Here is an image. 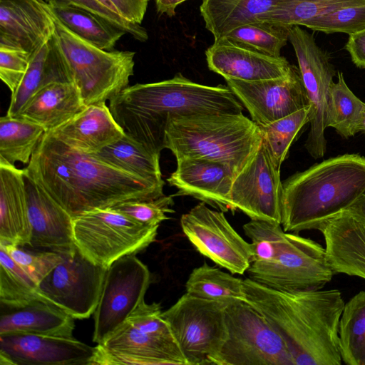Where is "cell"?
Masks as SVG:
<instances>
[{
    "label": "cell",
    "mask_w": 365,
    "mask_h": 365,
    "mask_svg": "<svg viewBox=\"0 0 365 365\" xmlns=\"http://www.w3.org/2000/svg\"><path fill=\"white\" fill-rule=\"evenodd\" d=\"M167 181L177 188L174 196H190L213 208L227 212L234 210L231 188L236 176L227 165L203 158H181Z\"/></svg>",
    "instance_id": "obj_19"
},
{
    "label": "cell",
    "mask_w": 365,
    "mask_h": 365,
    "mask_svg": "<svg viewBox=\"0 0 365 365\" xmlns=\"http://www.w3.org/2000/svg\"><path fill=\"white\" fill-rule=\"evenodd\" d=\"M289 41L295 52L310 106V129L304 147L313 158L318 159L327 151L325 113L329 91L336 73L327 53L317 44L314 36L299 26L290 27Z\"/></svg>",
    "instance_id": "obj_12"
},
{
    "label": "cell",
    "mask_w": 365,
    "mask_h": 365,
    "mask_svg": "<svg viewBox=\"0 0 365 365\" xmlns=\"http://www.w3.org/2000/svg\"><path fill=\"white\" fill-rule=\"evenodd\" d=\"M319 230L324 236L327 260L334 273L365 279V224L342 212Z\"/></svg>",
    "instance_id": "obj_23"
},
{
    "label": "cell",
    "mask_w": 365,
    "mask_h": 365,
    "mask_svg": "<svg viewBox=\"0 0 365 365\" xmlns=\"http://www.w3.org/2000/svg\"><path fill=\"white\" fill-rule=\"evenodd\" d=\"M345 49L357 67L365 68V29L350 34Z\"/></svg>",
    "instance_id": "obj_48"
},
{
    "label": "cell",
    "mask_w": 365,
    "mask_h": 365,
    "mask_svg": "<svg viewBox=\"0 0 365 365\" xmlns=\"http://www.w3.org/2000/svg\"><path fill=\"white\" fill-rule=\"evenodd\" d=\"M31 237L29 247L61 254L76 248L73 218L24 170Z\"/></svg>",
    "instance_id": "obj_20"
},
{
    "label": "cell",
    "mask_w": 365,
    "mask_h": 365,
    "mask_svg": "<svg viewBox=\"0 0 365 365\" xmlns=\"http://www.w3.org/2000/svg\"><path fill=\"white\" fill-rule=\"evenodd\" d=\"M91 155L111 166L145 180L165 185L160 167V154L126 134Z\"/></svg>",
    "instance_id": "obj_30"
},
{
    "label": "cell",
    "mask_w": 365,
    "mask_h": 365,
    "mask_svg": "<svg viewBox=\"0 0 365 365\" xmlns=\"http://www.w3.org/2000/svg\"><path fill=\"white\" fill-rule=\"evenodd\" d=\"M125 20L140 24L150 0H109Z\"/></svg>",
    "instance_id": "obj_47"
},
{
    "label": "cell",
    "mask_w": 365,
    "mask_h": 365,
    "mask_svg": "<svg viewBox=\"0 0 365 365\" xmlns=\"http://www.w3.org/2000/svg\"><path fill=\"white\" fill-rule=\"evenodd\" d=\"M227 301H211L185 293L162 312L187 365L211 364L226 336Z\"/></svg>",
    "instance_id": "obj_9"
},
{
    "label": "cell",
    "mask_w": 365,
    "mask_h": 365,
    "mask_svg": "<svg viewBox=\"0 0 365 365\" xmlns=\"http://www.w3.org/2000/svg\"><path fill=\"white\" fill-rule=\"evenodd\" d=\"M96 347L94 365H187L178 346L155 339L127 321Z\"/></svg>",
    "instance_id": "obj_18"
},
{
    "label": "cell",
    "mask_w": 365,
    "mask_h": 365,
    "mask_svg": "<svg viewBox=\"0 0 365 365\" xmlns=\"http://www.w3.org/2000/svg\"><path fill=\"white\" fill-rule=\"evenodd\" d=\"M86 107L74 82L54 83L37 92L17 117L36 123L50 132Z\"/></svg>",
    "instance_id": "obj_27"
},
{
    "label": "cell",
    "mask_w": 365,
    "mask_h": 365,
    "mask_svg": "<svg viewBox=\"0 0 365 365\" xmlns=\"http://www.w3.org/2000/svg\"><path fill=\"white\" fill-rule=\"evenodd\" d=\"M281 0H202L200 14L215 40L232 30L262 21Z\"/></svg>",
    "instance_id": "obj_29"
},
{
    "label": "cell",
    "mask_w": 365,
    "mask_h": 365,
    "mask_svg": "<svg viewBox=\"0 0 365 365\" xmlns=\"http://www.w3.org/2000/svg\"><path fill=\"white\" fill-rule=\"evenodd\" d=\"M249 278L267 287L285 291L322 289L334 274L325 247L309 238L287 232L285 242L272 262L250 265Z\"/></svg>",
    "instance_id": "obj_10"
},
{
    "label": "cell",
    "mask_w": 365,
    "mask_h": 365,
    "mask_svg": "<svg viewBox=\"0 0 365 365\" xmlns=\"http://www.w3.org/2000/svg\"><path fill=\"white\" fill-rule=\"evenodd\" d=\"M96 347L73 337L0 334L1 365H94Z\"/></svg>",
    "instance_id": "obj_17"
},
{
    "label": "cell",
    "mask_w": 365,
    "mask_h": 365,
    "mask_svg": "<svg viewBox=\"0 0 365 365\" xmlns=\"http://www.w3.org/2000/svg\"><path fill=\"white\" fill-rule=\"evenodd\" d=\"M359 132H361V133L365 135V110L364 112L362 120L359 127Z\"/></svg>",
    "instance_id": "obj_51"
},
{
    "label": "cell",
    "mask_w": 365,
    "mask_h": 365,
    "mask_svg": "<svg viewBox=\"0 0 365 365\" xmlns=\"http://www.w3.org/2000/svg\"><path fill=\"white\" fill-rule=\"evenodd\" d=\"M109 108L126 135L160 154L170 117L243 110L227 86L202 85L180 73L162 81L128 86L110 101Z\"/></svg>",
    "instance_id": "obj_3"
},
{
    "label": "cell",
    "mask_w": 365,
    "mask_h": 365,
    "mask_svg": "<svg viewBox=\"0 0 365 365\" xmlns=\"http://www.w3.org/2000/svg\"><path fill=\"white\" fill-rule=\"evenodd\" d=\"M292 26L269 21H258L241 26L225 38L230 42L274 57H279L289 41Z\"/></svg>",
    "instance_id": "obj_37"
},
{
    "label": "cell",
    "mask_w": 365,
    "mask_h": 365,
    "mask_svg": "<svg viewBox=\"0 0 365 365\" xmlns=\"http://www.w3.org/2000/svg\"><path fill=\"white\" fill-rule=\"evenodd\" d=\"M304 26L326 34L349 35L365 29V4L334 10L307 21Z\"/></svg>",
    "instance_id": "obj_41"
},
{
    "label": "cell",
    "mask_w": 365,
    "mask_h": 365,
    "mask_svg": "<svg viewBox=\"0 0 365 365\" xmlns=\"http://www.w3.org/2000/svg\"><path fill=\"white\" fill-rule=\"evenodd\" d=\"M337 77V82H334L329 91L325 125L334 128L341 137L348 139L359 133L365 103L348 87L342 72H338Z\"/></svg>",
    "instance_id": "obj_32"
},
{
    "label": "cell",
    "mask_w": 365,
    "mask_h": 365,
    "mask_svg": "<svg viewBox=\"0 0 365 365\" xmlns=\"http://www.w3.org/2000/svg\"><path fill=\"white\" fill-rule=\"evenodd\" d=\"M157 11L170 17L175 15L177 6L187 0H154Z\"/></svg>",
    "instance_id": "obj_50"
},
{
    "label": "cell",
    "mask_w": 365,
    "mask_h": 365,
    "mask_svg": "<svg viewBox=\"0 0 365 365\" xmlns=\"http://www.w3.org/2000/svg\"><path fill=\"white\" fill-rule=\"evenodd\" d=\"M54 17L43 0H0V47L30 54L47 42Z\"/></svg>",
    "instance_id": "obj_21"
},
{
    "label": "cell",
    "mask_w": 365,
    "mask_h": 365,
    "mask_svg": "<svg viewBox=\"0 0 365 365\" xmlns=\"http://www.w3.org/2000/svg\"><path fill=\"white\" fill-rule=\"evenodd\" d=\"M365 190V157L344 154L297 172L282 182L281 225L287 232L319 230Z\"/></svg>",
    "instance_id": "obj_4"
},
{
    "label": "cell",
    "mask_w": 365,
    "mask_h": 365,
    "mask_svg": "<svg viewBox=\"0 0 365 365\" xmlns=\"http://www.w3.org/2000/svg\"><path fill=\"white\" fill-rule=\"evenodd\" d=\"M184 235L201 255L232 274H243L251 264L253 250L232 227L224 212L200 202L180 217Z\"/></svg>",
    "instance_id": "obj_14"
},
{
    "label": "cell",
    "mask_w": 365,
    "mask_h": 365,
    "mask_svg": "<svg viewBox=\"0 0 365 365\" xmlns=\"http://www.w3.org/2000/svg\"><path fill=\"white\" fill-rule=\"evenodd\" d=\"M310 106H307L287 116L259 126L275 165L280 168L289 148L302 128L309 122Z\"/></svg>",
    "instance_id": "obj_39"
},
{
    "label": "cell",
    "mask_w": 365,
    "mask_h": 365,
    "mask_svg": "<svg viewBox=\"0 0 365 365\" xmlns=\"http://www.w3.org/2000/svg\"><path fill=\"white\" fill-rule=\"evenodd\" d=\"M74 318L61 308L43 301L8 310L0 317V334L27 333L73 337Z\"/></svg>",
    "instance_id": "obj_28"
},
{
    "label": "cell",
    "mask_w": 365,
    "mask_h": 365,
    "mask_svg": "<svg viewBox=\"0 0 365 365\" xmlns=\"http://www.w3.org/2000/svg\"><path fill=\"white\" fill-rule=\"evenodd\" d=\"M242 228L252 246L250 265L264 264L274 260L286 240L287 232L281 223L275 221L250 220Z\"/></svg>",
    "instance_id": "obj_40"
},
{
    "label": "cell",
    "mask_w": 365,
    "mask_h": 365,
    "mask_svg": "<svg viewBox=\"0 0 365 365\" xmlns=\"http://www.w3.org/2000/svg\"><path fill=\"white\" fill-rule=\"evenodd\" d=\"M150 283V271L135 255L123 256L108 267L93 313V342L101 344L127 320L145 300Z\"/></svg>",
    "instance_id": "obj_13"
},
{
    "label": "cell",
    "mask_w": 365,
    "mask_h": 365,
    "mask_svg": "<svg viewBox=\"0 0 365 365\" xmlns=\"http://www.w3.org/2000/svg\"><path fill=\"white\" fill-rule=\"evenodd\" d=\"M260 128L240 113H200L170 117L164 148L176 159L203 158L228 165L237 175L260 147Z\"/></svg>",
    "instance_id": "obj_5"
},
{
    "label": "cell",
    "mask_w": 365,
    "mask_h": 365,
    "mask_svg": "<svg viewBox=\"0 0 365 365\" xmlns=\"http://www.w3.org/2000/svg\"><path fill=\"white\" fill-rule=\"evenodd\" d=\"M48 6L53 16L66 29L99 48L110 51L126 34L106 19L86 9L76 6L53 7L48 4Z\"/></svg>",
    "instance_id": "obj_31"
},
{
    "label": "cell",
    "mask_w": 365,
    "mask_h": 365,
    "mask_svg": "<svg viewBox=\"0 0 365 365\" xmlns=\"http://www.w3.org/2000/svg\"><path fill=\"white\" fill-rule=\"evenodd\" d=\"M31 237L24 169L0 160V243L29 246Z\"/></svg>",
    "instance_id": "obj_25"
},
{
    "label": "cell",
    "mask_w": 365,
    "mask_h": 365,
    "mask_svg": "<svg viewBox=\"0 0 365 365\" xmlns=\"http://www.w3.org/2000/svg\"><path fill=\"white\" fill-rule=\"evenodd\" d=\"M364 4L365 0H281L262 21L303 26L307 21L334 10Z\"/></svg>",
    "instance_id": "obj_38"
},
{
    "label": "cell",
    "mask_w": 365,
    "mask_h": 365,
    "mask_svg": "<svg viewBox=\"0 0 365 365\" xmlns=\"http://www.w3.org/2000/svg\"><path fill=\"white\" fill-rule=\"evenodd\" d=\"M63 256L38 284L39 292L74 319H87L96 311L108 267L89 260L77 247Z\"/></svg>",
    "instance_id": "obj_11"
},
{
    "label": "cell",
    "mask_w": 365,
    "mask_h": 365,
    "mask_svg": "<svg viewBox=\"0 0 365 365\" xmlns=\"http://www.w3.org/2000/svg\"><path fill=\"white\" fill-rule=\"evenodd\" d=\"M173 195H163L148 200H131L119 203L111 208L129 218L145 225L159 226L169 217L167 213H173Z\"/></svg>",
    "instance_id": "obj_42"
},
{
    "label": "cell",
    "mask_w": 365,
    "mask_h": 365,
    "mask_svg": "<svg viewBox=\"0 0 365 365\" xmlns=\"http://www.w3.org/2000/svg\"><path fill=\"white\" fill-rule=\"evenodd\" d=\"M38 301L47 302L40 294L38 284L0 245L1 305L14 310Z\"/></svg>",
    "instance_id": "obj_36"
},
{
    "label": "cell",
    "mask_w": 365,
    "mask_h": 365,
    "mask_svg": "<svg viewBox=\"0 0 365 365\" xmlns=\"http://www.w3.org/2000/svg\"><path fill=\"white\" fill-rule=\"evenodd\" d=\"M73 222L76 246L89 260L106 267L148 247L159 227L140 224L111 208L88 212Z\"/></svg>",
    "instance_id": "obj_8"
},
{
    "label": "cell",
    "mask_w": 365,
    "mask_h": 365,
    "mask_svg": "<svg viewBox=\"0 0 365 365\" xmlns=\"http://www.w3.org/2000/svg\"><path fill=\"white\" fill-rule=\"evenodd\" d=\"M46 133L40 125L21 117L0 118V160L11 165L29 164Z\"/></svg>",
    "instance_id": "obj_33"
},
{
    "label": "cell",
    "mask_w": 365,
    "mask_h": 365,
    "mask_svg": "<svg viewBox=\"0 0 365 365\" xmlns=\"http://www.w3.org/2000/svg\"><path fill=\"white\" fill-rule=\"evenodd\" d=\"M162 312L160 303L147 304L143 300L126 321L155 339L178 346L169 324L162 317Z\"/></svg>",
    "instance_id": "obj_44"
},
{
    "label": "cell",
    "mask_w": 365,
    "mask_h": 365,
    "mask_svg": "<svg viewBox=\"0 0 365 365\" xmlns=\"http://www.w3.org/2000/svg\"><path fill=\"white\" fill-rule=\"evenodd\" d=\"M0 245L37 284L63 259V254L53 251H30L14 245Z\"/></svg>",
    "instance_id": "obj_43"
},
{
    "label": "cell",
    "mask_w": 365,
    "mask_h": 365,
    "mask_svg": "<svg viewBox=\"0 0 365 365\" xmlns=\"http://www.w3.org/2000/svg\"><path fill=\"white\" fill-rule=\"evenodd\" d=\"M46 2L53 7L76 6L86 9L106 19L140 41H145L148 38L146 30L140 24L125 20L98 0H46Z\"/></svg>",
    "instance_id": "obj_45"
},
{
    "label": "cell",
    "mask_w": 365,
    "mask_h": 365,
    "mask_svg": "<svg viewBox=\"0 0 365 365\" xmlns=\"http://www.w3.org/2000/svg\"><path fill=\"white\" fill-rule=\"evenodd\" d=\"M339 350L348 365H365V291L344 304L339 327Z\"/></svg>",
    "instance_id": "obj_35"
},
{
    "label": "cell",
    "mask_w": 365,
    "mask_h": 365,
    "mask_svg": "<svg viewBox=\"0 0 365 365\" xmlns=\"http://www.w3.org/2000/svg\"><path fill=\"white\" fill-rule=\"evenodd\" d=\"M225 81L259 127L309 106L299 68L294 65L286 76L277 78L256 81L225 79Z\"/></svg>",
    "instance_id": "obj_16"
},
{
    "label": "cell",
    "mask_w": 365,
    "mask_h": 365,
    "mask_svg": "<svg viewBox=\"0 0 365 365\" xmlns=\"http://www.w3.org/2000/svg\"><path fill=\"white\" fill-rule=\"evenodd\" d=\"M246 302L285 342L294 365H341L339 327L344 307L338 289L285 291L243 279Z\"/></svg>",
    "instance_id": "obj_2"
},
{
    "label": "cell",
    "mask_w": 365,
    "mask_h": 365,
    "mask_svg": "<svg viewBox=\"0 0 365 365\" xmlns=\"http://www.w3.org/2000/svg\"><path fill=\"white\" fill-rule=\"evenodd\" d=\"M25 171L76 217L131 200L164 195L165 185L118 169L46 132Z\"/></svg>",
    "instance_id": "obj_1"
},
{
    "label": "cell",
    "mask_w": 365,
    "mask_h": 365,
    "mask_svg": "<svg viewBox=\"0 0 365 365\" xmlns=\"http://www.w3.org/2000/svg\"><path fill=\"white\" fill-rule=\"evenodd\" d=\"M282 182L280 168L274 163L264 141L249 163L235 176L231 202L251 220L281 223Z\"/></svg>",
    "instance_id": "obj_15"
},
{
    "label": "cell",
    "mask_w": 365,
    "mask_h": 365,
    "mask_svg": "<svg viewBox=\"0 0 365 365\" xmlns=\"http://www.w3.org/2000/svg\"><path fill=\"white\" fill-rule=\"evenodd\" d=\"M54 21L53 38L86 106L110 101L128 86L135 52L99 48Z\"/></svg>",
    "instance_id": "obj_6"
},
{
    "label": "cell",
    "mask_w": 365,
    "mask_h": 365,
    "mask_svg": "<svg viewBox=\"0 0 365 365\" xmlns=\"http://www.w3.org/2000/svg\"><path fill=\"white\" fill-rule=\"evenodd\" d=\"M209 69L225 79L256 81L286 76L292 65L283 56L274 57L230 42L215 40L205 51Z\"/></svg>",
    "instance_id": "obj_22"
},
{
    "label": "cell",
    "mask_w": 365,
    "mask_h": 365,
    "mask_svg": "<svg viewBox=\"0 0 365 365\" xmlns=\"http://www.w3.org/2000/svg\"><path fill=\"white\" fill-rule=\"evenodd\" d=\"M186 293L211 301L246 302L243 279L204 262L195 268L185 282Z\"/></svg>",
    "instance_id": "obj_34"
},
{
    "label": "cell",
    "mask_w": 365,
    "mask_h": 365,
    "mask_svg": "<svg viewBox=\"0 0 365 365\" xmlns=\"http://www.w3.org/2000/svg\"><path fill=\"white\" fill-rule=\"evenodd\" d=\"M49 133L71 148L88 154L99 151L125 134L106 103L86 106Z\"/></svg>",
    "instance_id": "obj_24"
},
{
    "label": "cell",
    "mask_w": 365,
    "mask_h": 365,
    "mask_svg": "<svg viewBox=\"0 0 365 365\" xmlns=\"http://www.w3.org/2000/svg\"><path fill=\"white\" fill-rule=\"evenodd\" d=\"M31 54L21 50L0 47V78L13 93L29 66Z\"/></svg>",
    "instance_id": "obj_46"
},
{
    "label": "cell",
    "mask_w": 365,
    "mask_h": 365,
    "mask_svg": "<svg viewBox=\"0 0 365 365\" xmlns=\"http://www.w3.org/2000/svg\"><path fill=\"white\" fill-rule=\"evenodd\" d=\"M344 212H346L365 224V190Z\"/></svg>",
    "instance_id": "obj_49"
},
{
    "label": "cell",
    "mask_w": 365,
    "mask_h": 365,
    "mask_svg": "<svg viewBox=\"0 0 365 365\" xmlns=\"http://www.w3.org/2000/svg\"><path fill=\"white\" fill-rule=\"evenodd\" d=\"M225 314L227 336L211 364L294 365L282 338L247 302L227 301Z\"/></svg>",
    "instance_id": "obj_7"
},
{
    "label": "cell",
    "mask_w": 365,
    "mask_h": 365,
    "mask_svg": "<svg viewBox=\"0 0 365 365\" xmlns=\"http://www.w3.org/2000/svg\"><path fill=\"white\" fill-rule=\"evenodd\" d=\"M66 82H73V76L53 36L31 54L27 71L11 93L6 115L17 117L41 89L51 83Z\"/></svg>",
    "instance_id": "obj_26"
}]
</instances>
